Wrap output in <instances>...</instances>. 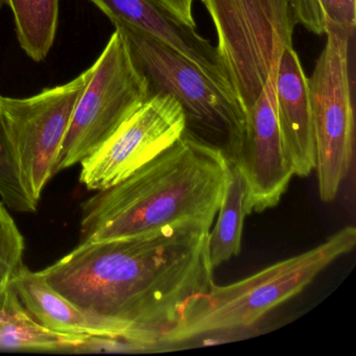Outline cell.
I'll return each instance as SVG.
<instances>
[{
  "label": "cell",
  "instance_id": "cell-1",
  "mask_svg": "<svg viewBox=\"0 0 356 356\" xmlns=\"http://www.w3.org/2000/svg\"><path fill=\"white\" fill-rule=\"evenodd\" d=\"M211 227H170L139 238L80 241L40 270L54 289L84 312L113 321L141 352L163 345L185 304L216 283Z\"/></svg>",
  "mask_w": 356,
  "mask_h": 356
},
{
  "label": "cell",
  "instance_id": "cell-2",
  "mask_svg": "<svg viewBox=\"0 0 356 356\" xmlns=\"http://www.w3.org/2000/svg\"><path fill=\"white\" fill-rule=\"evenodd\" d=\"M228 158L184 132L128 178L82 204L80 241L139 238L170 227H212L224 193Z\"/></svg>",
  "mask_w": 356,
  "mask_h": 356
},
{
  "label": "cell",
  "instance_id": "cell-3",
  "mask_svg": "<svg viewBox=\"0 0 356 356\" xmlns=\"http://www.w3.org/2000/svg\"><path fill=\"white\" fill-rule=\"evenodd\" d=\"M355 245V227L346 226L299 255L232 284H214L185 304L180 321L166 335L163 345L254 326L268 312L302 293L323 270L353 251Z\"/></svg>",
  "mask_w": 356,
  "mask_h": 356
},
{
  "label": "cell",
  "instance_id": "cell-4",
  "mask_svg": "<svg viewBox=\"0 0 356 356\" xmlns=\"http://www.w3.org/2000/svg\"><path fill=\"white\" fill-rule=\"evenodd\" d=\"M113 26L122 33L133 61L145 76L149 97H174L184 111L185 132L220 147L230 158L245 127L239 99L161 41L128 24Z\"/></svg>",
  "mask_w": 356,
  "mask_h": 356
},
{
  "label": "cell",
  "instance_id": "cell-5",
  "mask_svg": "<svg viewBox=\"0 0 356 356\" xmlns=\"http://www.w3.org/2000/svg\"><path fill=\"white\" fill-rule=\"evenodd\" d=\"M218 35L220 61L245 113L293 47V0H201Z\"/></svg>",
  "mask_w": 356,
  "mask_h": 356
},
{
  "label": "cell",
  "instance_id": "cell-6",
  "mask_svg": "<svg viewBox=\"0 0 356 356\" xmlns=\"http://www.w3.org/2000/svg\"><path fill=\"white\" fill-rule=\"evenodd\" d=\"M74 107L54 172L80 164L149 99L145 76L133 61L120 31L110 37Z\"/></svg>",
  "mask_w": 356,
  "mask_h": 356
},
{
  "label": "cell",
  "instance_id": "cell-7",
  "mask_svg": "<svg viewBox=\"0 0 356 356\" xmlns=\"http://www.w3.org/2000/svg\"><path fill=\"white\" fill-rule=\"evenodd\" d=\"M326 44L307 78L316 149L318 195L332 202L351 170L354 153V110L350 78L352 37L326 33Z\"/></svg>",
  "mask_w": 356,
  "mask_h": 356
},
{
  "label": "cell",
  "instance_id": "cell-8",
  "mask_svg": "<svg viewBox=\"0 0 356 356\" xmlns=\"http://www.w3.org/2000/svg\"><path fill=\"white\" fill-rule=\"evenodd\" d=\"M91 66L66 84L24 99L0 95V105L22 183L38 203L67 132L74 107L92 76Z\"/></svg>",
  "mask_w": 356,
  "mask_h": 356
},
{
  "label": "cell",
  "instance_id": "cell-9",
  "mask_svg": "<svg viewBox=\"0 0 356 356\" xmlns=\"http://www.w3.org/2000/svg\"><path fill=\"white\" fill-rule=\"evenodd\" d=\"M185 129L178 101L170 95L149 97L81 162V184L95 191L114 186L174 145Z\"/></svg>",
  "mask_w": 356,
  "mask_h": 356
},
{
  "label": "cell",
  "instance_id": "cell-10",
  "mask_svg": "<svg viewBox=\"0 0 356 356\" xmlns=\"http://www.w3.org/2000/svg\"><path fill=\"white\" fill-rule=\"evenodd\" d=\"M277 72L266 81L261 95L245 113L241 141L228 159L241 168L250 191V210L276 207L295 176L282 143L276 112Z\"/></svg>",
  "mask_w": 356,
  "mask_h": 356
},
{
  "label": "cell",
  "instance_id": "cell-11",
  "mask_svg": "<svg viewBox=\"0 0 356 356\" xmlns=\"http://www.w3.org/2000/svg\"><path fill=\"white\" fill-rule=\"evenodd\" d=\"M112 24L133 26L180 54L214 84L235 95L216 47L164 11L154 0H90Z\"/></svg>",
  "mask_w": 356,
  "mask_h": 356
},
{
  "label": "cell",
  "instance_id": "cell-12",
  "mask_svg": "<svg viewBox=\"0 0 356 356\" xmlns=\"http://www.w3.org/2000/svg\"><path fill=\"white\" fill-rule=\"evenodd\" d=\"M275 95L279 130L295 176L308 177L316 168L312 109L307 76L293 47L279 59Z\"/></svg>",
  "mask_w": 356,
  "mask_h": 356
},
{
  "label": "cell",
  "instance_id": "cell-13",
  "mask_svg": "<svg viewBox=\"0 0 356 356\" xmlns=\"http://www.w3.org/2000/svg\"><path fill=\"white\" fill-rule=\"evenodd\" d=\"M12 284L35 320L49 330L60 334L118 337L124 341L126 330L122 325L81 309L54 289L40 272L30 270L26 264Z\"/></svg>",
  "mask_w": 356,
  "mask_h": 356
},
{
  "label": "cell",
  "instance_id": "cell-14",
  "mask_svg": "<svg viewBox=\"0 0 356 356\" xmlns=\"http://www.w3.org/2000/svg\"><path fill=\"white\" fill-rule=\"evenodd\" d=\"M90 335L54 332L37 322L13 284L0 293V351L70 352Z\"/></svg>",
  "mask_w": 356,
  "mask_h": 356
},
{
  "label": "cell",
  "instance_id": "cell-15",
  "mask_svg": "<svg viewBox=\"0 0 356 356\" xmlns=\"http://www.w3.org/2000/svg\"><path fill=\"white\" fill-rule=\"evenodd\" d=\"M250 213L249 185L241 168L228 159L224 193L208 241L210 262L214 268L241 253L243 222Z\"/></svg>",
  "mask_w": 356,
  "mask_h": 356
},
{
  "label": "cell",
  "instance_id": "cell-16",
  "mask_svg": "<svg viewBox=\"0 0 356 356\" xmlns=\"http://www.w3.org/2000/svg\"><path fill=\"white\" fill-rule=\"evenodd\" d=\"M22 51L35 62L47 59L59 26L60 0H6Z\"/></svg>",
  "mask_w": 356,
  "mask_h": 356
},
{
  "label": "cell",
  "instance_id": "cell-17",
  "mask_svg": "<svg viewBox=\"0 0 356 356\" xmlns=\"http://www.w3.org/2000/svg\"><path fill=\"white\" fill-rule=\"evenodd\" d=\"M297 24L312 33L328 30L353 37L356 26V0H293Z\"/></svg>",
  "mask_w": 356,
  "mask_h": 356
},
{
  "label": "cell",
  "instance_id": "cell-18",
  "mask_svg": "<svg viewBox=\"0 0 356 356\" xmlns=\"http://www.w3.org/2000/svg\"><path fill=\"white\" fill-rule=\"evenodd\" d=\"M0 197L10 209L22 213H34L38 203L24 188L17 159L12 147L0 105Z\"/></svg>",
  "mask_w": 356,
  "mask_h": 356
},
{
  "label": "cell",
  "instance_id": "cell-19",
  "mask_svg": "<svg viewBox=\"0 0 356 356\" xmlns=\"http://www.w3.org/2000/svg\"><path fill=\"white\" fill-rule=\"evenodd\" d=\"M24 235L7 206L0 202V293L24 266Z\"/></svg>",
  "mask_w": 356,
  "mask_h": 356
},
{
  "label": "cell",
  "instance_id": "cell-20",
  "mask_svg": "<svg viewBox=\"0 0 356 356\" xmlns=\"http://www.w3.org/2000/svg\"><path fill=\"white\" fill-rule=\"evenodd\" d=\"M154 1L181 24L195 28L193 16V0H154Z\"/></svg>",
  "mask_w": 356,
  "mask_h": 356
},
{
  "label": "cell",
  "instance_id": "cell-21",
  "mask_svg": "<svg viewBox=\"0 0 356 356\" xmlns=\"http://www.w3.org/2000/svg\"><path fill=\"white\" fill-rule=\"evenodd\" d=\"M6 0H0V12H1V9H3V6H5Z\"/></svg>",
  "mask_w": 356,
  "mask_h": 356
}]
</instances>
